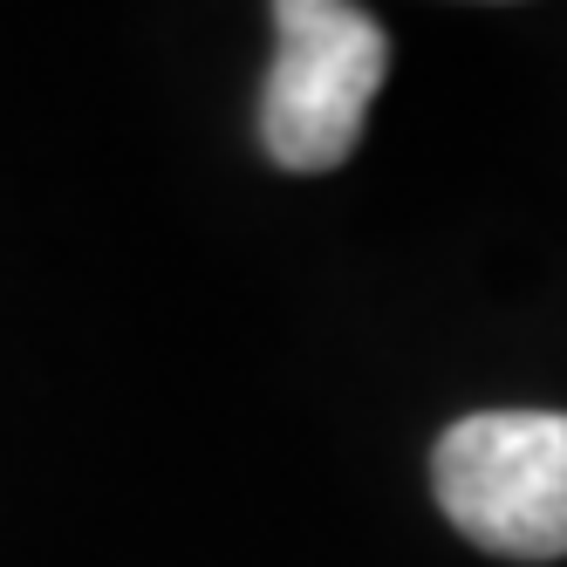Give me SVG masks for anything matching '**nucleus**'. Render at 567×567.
Returning a JSON list of instances; mask_svg holds the SVG:
<instances>
[{
	"mask_svg": "<svg viewBox=\"0 0 567 567\" xmlns=\"http://www.w3.org/2000/svg\"><path fill=\"white\" fill-rule=\"evenodd\" d=\"M431 493L499 560L567 554V411H472L431 444Z\"/></svg>",
	"mask_w": 567,
	"mask_h": 567,
	"instance_id": "obj_2",
	"label": "nucleus"
},
{
	"mask_svg": "<svg viewBox=\"0 0 567 567\" xmlns=\"http://www.w3.org/2000/svg\"><path fill=\"white\" fill-rule=\"evenodd\" d=\"M390 69V34L349 0H280L274 69L260 90V144L280 172H336L362 144Z\"/></svg>",
	"mask_w": 567,
	"mask_h": 567,
	"instance_id": "obj_1",
	"label": "nucleus"
}]
</instances>
